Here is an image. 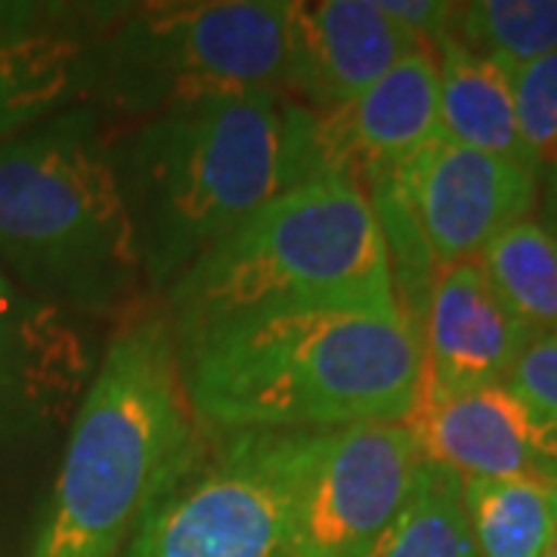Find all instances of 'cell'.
Segmentation results:
<instances>
[{"label":"cell","instance_id":"3","mask_svg":"<svg viewBox=\"0 0 557 557\" xmlns=\"http://www.w3.org/2000/svg\"><path fill=\"white\" fill-rule=\"evenodd\" d=\"M205 443L171 319L164 307H139L102 347L25 557H121Z\"/></svg>","mask_w":557,"mask_h":557},{"label":"cell","instance_id":"6","mask_svg":"<svg viewBox=\"0 0 557 557\" xmlns=\"http://www.w3.org/2000/svg\"><path fill=\"white\" fill-rule=\"evenodd\" d=\"M295 69L292 0L134 3L90 53V109L106 131L199 102L285 94Z\"/></svg>","mask_w":557,"mask_h":557},{"label":"cell","instance_id":"4","mask_svg":"<svg viewBox=\"0 0 557 557\" xmlns=\"http://www.w3.org/2000/svg\"><path fill=\"white\" fill-rule=\"evenodd\" d=\"M0 273L81 319L143 307L137 230L90 106L0 143Z\"/></svg>","mask_w":557,"mask_h":557},{"label":"cell","instance_id":"13","mask_svg":"<svg viewBox=\"0 0 557 557\" xmlns=\"http://www.w3.org/2000/svg\"><path fill=\"white\" fill-rule=\"evenodd\" d=\"M399 424L412 434L424 461L443 465L461 480L552 478L557 468L539 421L508 384L453 397L421 384Z\"/></svg>","mask_w":557,"mask_h":557},{"label":"cell","instance_id":"1","mask_svg":"<svg viewBox=\"0 0 557 557\" xmlns=\"http://www.w3.org/2000/svg\"><path fill=\"white\" fill-rule=\"evenodd\" d=\"M205 431L399 424L421 387V341L399 304L278 307L177 344Z\"/></svg>","mask_w":557,"mask_h":557},{"label":"cell","instance_id":"2","mask_svg":"<svg viewBox=\"0 0 557 557\" xmlns=\"http://www.w3.org/2000/svg\"><path fill=\"white\" fill-rule=\"evenodd\" d=\"M313 134L317 112L285 94L183 106L106 131L146 288L164 298L242 220L317 177Z\"/></svg>","mask_w":557,"mask_h":557},{"label":"cell","instance_id":"11","mask_svg":"<svg viewBox=\"0 0 557 557\" xmlns=\"http://www.w3.org/2000/svg\"><path fill=\"white\" fill-rule=\"evenodd\" d=\"M437 137V53L418 50L362 97L317 115V177L335 174L369 193Z\"/></svg>","mask_w":557,"mask_h":557},{"label":"cell","instance_id":"17","mask_svg":"<svg viewBox=\"0 0 557 557\" xmlns=\"http://www.w3.org/2000/svg\"><path fill=\"white\" fill-rule=\"evenodd\" d=\"M465 515L480 557H545L555 533V480H461Z\"/></svg>","mask_w":557,"mask_h":557},{"label":"cell","instance_id":"19","mask_svg":"<svg viewBox=\"0 0 557 557\" xmlns=\"http://www.w3.org/2000/svg\"><path fill=\"white\" fill-rule=\"evenodd\" d=\"M372 557H480L465 515L461 478L424 461L403 515Z\"/></svg>","mask_w":557,"mask_h":557},{"label":"cell","instance_id":"24","mask_svg":"<svg viewBox=\"0 0 557 557\" xmlns=\"http://www.w3.org/2000/svg\"><path fill=\"white\" fill-rule=\"evenodd\" d=\"M384 10L428 47H437L453 32V16H456V3H440V0H387Z\"/></svg>","mask_w":557,"mask_h":557},{"label":"cell","instance_id":"14","mask_svg":"<svg viewBox=\"0 0 557 557\" xmlns=\"http://www.w3.org/2000/svg\"><path fill=\"white\" fill-rule=\"evenodd\" d=\"M418 50L434 47L403 28L381 0H298L288 97L317 115L335 112Z\"/></svg>","mask_w":557,"mask_h":557},{"label":"cell","instance_id":"23","mask_svg":"<svg viewBox=\"0 0 557 557\" xmlns=\"http://www.w3.org/2000/svg\"><path fill=\"white\" fill-rule=\"evenodd\" d=\"M90 7H65V3H32V0H0V40L35 35L53 25L81 20Z\"/></svg>","mask_w":557,"mask_h":557},{"label":"cell","instance_id":"25","mask_svg":"<svg viewBox=\"0 0 557 557\" xmlns=\"http://www.w3.org/2000/svg\"><path fill=\"white\" fill-rule=\"evenodd\" d=\"M539 208H542L539 220H542V223H545V226H548V230L557 236V183L539 189Z\"/></svg>","mask_w":557,"mask_h":557},{"label":"cell","instance_id":"20","mask_svg":"<svg viewBox=\"0 0 557 557\" xmlns=\"http://www.w3.org/2000/svg\"><path fill=\"white\" fill-rule=\"evenodd\" d=\"M453 35L508 72L557 57V0L456 3Z\"/></svg>","mask_w":557,"mask_h":557},{"label":"cell","instance_id":"18","mask_svg":"<svg viewBox=\"0 0 557 557\" xmlns=\"http://www.w3.org/2000/svg\"><path fill=\"white\" fill-rule=\"evenodd\" d=\"M478 260L530 335L557 332V236L542 220L508 226Z\"/></svg>","mask_w":557,"mask_h":557},{"label":"cell","instance_id":"26","mask_svg":"<svg viewBox=\"0 0 557 557\" xmlns=\"http://www.w3.org/2000/svg\"><path fill=\"white\" fill-rule=\"evenodd\" d=\"M552 478H555V480H557V468H555V474H552Z\"/></svg>","mask_w":557,"mask_h":557},{"label":"cell","instance_id":"21","mask_svg":"<svg viewBox=\"0 0 557 557\" xmlns=\"http://www.w3.org/2000/svg\"><path fill=\"white\" fill-rule=\"evenodd\" d=\"M511 81L520 143L542 189L557 183V57L523 65Z\"/></svg>","mask_w":557,"mask_h":557},{"label":"cell","instance_id":"16","mask_svg":"<svg viewBox=\"0 0 557 557\" xmlns=\"http://www.w3.org/2000/svg\"><path fill=\"white\" fill-rule=\"evenodd\" d=\"M434 53L440 75V137L530 168L520 143L511 72L468 50L453 32L440 40Z\"/></svg>","mask_w":557,"mask_h":557},{"label":"cell","instance_id":"10","mask_svg":"<svg viewBox=\"0 0 557 557\" xmlns=\"http://www.w3.org/2000/svg\"><path fill=\"white\" fill-rule=\"evenodd\" d=\"M384 183L406 208L437 267L478 260L498 233L533 218L539 205V177L527 164L446 137L428 143Z\"/></svg>","mask_w":557,"mask_h":557},{"label":"cell","instance_id":"7","mask_svg":"<svg viewBox=\"0 0 557 557\" xmlns=\"http://www.w3.org/2000/svg\"><path fill=\"white\" fill-rule=\"evenodd\" d=\"M307 431H208L121 557H295Z\"/></svg>","mask_w":557,"mask_h":557},{"label":"cell","instance_id":"8","mask_svg":"<svg viewBox=\"0 0 557 557\" xmlns=\"http://www.w3.org/2000/svg\"><path fill=\"white\" fill-rule=\"evenodd\" d=\"M97 366L84 319L0 273V493L65 443Z\"/></svg>","mask_w":557,"mask_h":557},{"label":"cell","instance_id":"15","mask_svg":"<svg viewBox=\"0 0 557 557\" xmlns=\"http://www.w3.org/2000/svg\"><path fill=\"white\" fill-rule=\"evenodd\" d=\"M124 7H90L81 20L0 40V143L87 97L90 53Z\"/></svg>","mask_w":557,"mask_h":557},{"label":"cell","instance_id":"5","mask_svg":"<svg viewBox=\"0 0 557 557\" xmlns=\"http://www.w3.org/2000/svg\"><path fill=\"white\" fill-rule=\"evenodd\" d=\"M322 304H399L375 205L335 174L267 201L161 298L177 344L226 319Z\"/></svg>","mask_w":557,"mask_h":557},{"label":"cell","instance_id":"12","mask_svg":"<svg viewBox=\"0 0 557 557\" xmlns=\"http://www.w3.org/2000/svg\"><path fill=\"white\" fill-rule=\"evenodd\" d=\"M418 341L421 384L453 397L505 384L530 329L502 300L480 260H465L437 270Z\"/></svg>","mask_w":557,"mask_h":557},{"label":"cell","instance_id":"9","mask_svg":"<svg viewBox=\"0 0 557 557\" xmlns=\"http://www.w3.org/2000/svg\"><path fill=\"white\" fill-rule=\"evenodd\" d=\"M421 465L403 424L307 431L295 557H372L403 515Z\"/></svg>","mask_w":557,"mask_h":557},{"label":"cell","instance_id":"22","mask_svg":"<svg viewBox=\"0 0 557 557\" xmlns=\"http://www.w3.org/2000/svg\"><path fill=\"white\" fill-rule=\"evenodd\" d=\"M505 384L533 412L557 465V332L530 335Z\"/></svg>","mask_w":557,"mask_h":557}]
</instances>
